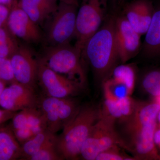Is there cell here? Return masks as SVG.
Returning a JSON list of instances; mask_svg holds the SVG:
<instances>
[{
  "label": "cell",
  "instance_id": "obj_1",
  "mask_svg": "<svg viewBox=\"0 0 160 160\" xmlns=\"http://www.w3.org/2000/svg\"><path fill=\"white\" fill-rule=\"evenodd\" d=\"M115 15L106 16L102 26L85 43L82 57L91 67L95 78L104 82L120 61L115 38Z\"/></svg>",
  "mask_w": 160,
  "mask_h": 160
},
{
  "label": "cell",
  "instance_id": "obj_2",
  "mask_svg": "<svg viewBox=\"0 0 160 160\" xmlns=\"http://www.w3.org/2000/svg\"><path fill=\"white\" fill-rule=\"evenodd\" d=\"M101 116L100 108L93 105L80 107L57 138L56 148L64 160H76L92 129Z\"/></svg>",
  "mask_w": 160,
  "mask_h": 160
},
{
  "label": "cell",
  "instance_id": "obj_3",
  "mask_svg": "<svg viewBox=\"0 0 160 160\" xmlns=\"http://www.w3.org/2000/svg\"><path fill=\"white\" fill-rule=\"evenodd\" d=\"M52 70L77 81L85 86L86 76L82 52L69 44L47 46L40 58Z\"/></svg>",
  "mask_w": 160,
  "mask_h": 160
},
{
  "label": "cell",
  "instance_id": "obj_4",
  "mask_svg": "<svg viewBox=\"0 0 160 160\" xmlns=\"http://www.w3.org/2000/svg\"><path fill=\"white\" fill-rule=\"evenodd\" d=\"M115 122L111 118L101 115L83 145L80 158L84 160H95L101 152L114 146L130 152L127 142L116 130Z\"/></svg>",
  "mask_w": 160,
  "mask_h": 160
},
{
  "label": "cell",
  "instance_id": "obj_5",
  "mask_svg": "<svg viewBox=\"0 0 160 160\" xmlns=\"http://www.w3.org/2000/svg\"><path fill=\"white\" fill-rule=\"evenodd\" d=\"M109 0H83L78 10L75 46L82 52L85 43L98 30L106 18Z\"/></svg>",
  "mask_w": 160,
  "mask_h": 160
},
{
  "label": "cell",
  "instance_id": "obj_6",
  "mask_svg": "<svg viewBox=\"0 0 160 160\" xmlns=\"http://www.w3.org/2000/svg\"><path fill=\"white\" fill-rule=\"evenodd\" d=\"M78 6L60 2L46 36L48 46L69 44L75 35Z\"/></svg>",
  "mask_w": 160,
  "mask_h": 160
},
{
  "label": "cell",
  "instance_id": "obj_7",
  "mask_svg": "<svg viewBox=\"0 0 160 160\" xmlns=\"http://www.w3.org/2000/svg\"><path fill=\"white\" fill-rule=\"evenodd\" d=\"M38 83L46 96L60 98L74 97L80 94L85 87L77 81L52 70L40 59Z\"/></svg>",
  "mask_w": 160,
  "mask_h": 160
},
{
  "label": "cell",
  "instance_id": "obj_8",
  "mask_svg": "<svg viewBox=\"0 0 160 160\" xmlns=\"http://www.w3.org/2000/svg\"><path fill=\"white\" fill-rule=\"evenodd\" d=\"M39 106L46 119L47 130L55 134L62 129L81 107L73 98L48 96L40 97Z\"/></svg>",
  "mask_w": 160,
  "mask_h": 160
},
{
  "label": "cell",
  "instance_id": "obj_9",
  "mask_svg": "<svg viewBox=\"0 0 160 160\" xmlns=\"http://www.w3.org/2000/svg\"><path fill=\"white\" fill-rule=\"evenodd\" d=\"M11 120L9 127L21 145L47 130L46 119L39 106L18 112Z\"/></svg>",
  "mask_w": 160,
  "mask_h": 160
},
{
  "label": "cell",
  "instance_id": "obj_10",
  "mask_svg": "<svg viewBox=\"0 0 160 160\" xmlns=\"http://www.w3.org/2000/svg\"><path fill=\"white\" fill-rule=\"evenodd\" d=\"M9 59L16 81L36 89L39 59L32 49L25 45L19 46Z\"/></svg>",
  "mask_w": 160,
  "mask_h": 160
},
{
  "label": "cell",
  "instance_id": "obj_11",
  "mask_svg": "<svg viewBox=\"0 0 160 160\" xmlns=\"http://www.w3.org/2000/svg\"><path fill=\"white\" fill-rule=\"evenodd\" d=\"M141 36L124 15L116 16V42L122 64H125L138 54L141 46Z\"/></svg>",
  "mask_w": 160,
  "mask_h": 160
},
{
  "label": "cell",
  "instance_id": "obj_12",
  "mask_svg": "<svg viewBox=\"0 0 160 160\" xmlns=\"http://www.w3.org/2000/svg\"><path fill=\"white\" fill-rule=\"evenodd\" d=\"M157 122L142 126L128 136L130 152L137 160H160L154 137Z\"/></svg>",
  "mask_w": 160,
  "mask_h": 160
},
{
  "label": "cell",
  "instance_id": "obj_13",
  "mask_svg": "<svg viewBox=\"0 0 160 160\" xmlns=\"http://www.w3.org/2000/svg\"><path fill=\"white\" fill-rule=\"evenodd\" d=\"M35 89L16 82L3 90L0 97V106L9 111L18 112L39 106L40 97Z\"/></svg>",
  "mask_w": 160,
  "mask_h": 160
},
{
  "label": "cell",
  "instance_id": "obj_14",
  "mask_svg": "<svg viewBox=\"0 0 160 160\" xmlns=\"http://www.w3.org/2000/svg\"><path fill=\"white\" fill-rule=\"evenodd\" d=\"M8 29L15 37L29 43H38L42 39L38 25L32 20L15 0L10 9L7 22Z\"/></svg>",
  "mask_w": 160,
  "mask_h": 160
},
{
  "label": "cell",
  "instance_id": "obj_15",
  "mask_svg": "<svg viewBox=\"0 0 160 160\" xmlns=\"http://www.w3.org/2000/svg\"><path fill=\"white\" fill-rule=\"evenodd\" d=\"M153 12L148 0H134L124 8V15L139 34H146Z\"/></svg>",
  "mask_w": 160,
  "mask_h": 160
},
{
  "label": "cell",
  "instance_id": "obj_16",
  "mask_svg": "<svg viewBox=\"0 0 160 160\" xmlns=\"http://www.w3.org/2000/svg\"><path fill=\"white\" fill-rule=\"evenodd\" d=\"M160 105L156 102H136L135 107L130 117L125 122V132L129 136L141 127L157 122Z\"/></svg>",
  "mask_w": 160,
  "mask_h": 160
},
{
  "label": "cell",
  "instance_id": "obj_17",
  "mask_svg": "<svg viewBox=\"0 0 160 160\" xmlns=\"http://www.w3.org/2000/svg\"><path fill=\"white\" fill-rule=\"evenodd\" d=\"M18 6L36 24H42L58 9L57 0H18Z\"/></svg>",
  "mask_w": 160,
  "mask_h": 160
},
{
  "label": "cell",
  "instance_id": "obj_18",
  "mask_svg": "<svg viewBox=\"0 0 160 160\" xmlns=\"http://www.w3.org/2000/svg\"><path fill=\"white\" fill-rule=\"evenodd\" d=\"M101 114L108 117L116 122H126L132 114L135 107L136 102L129 96L118 100L105 98Z\"/></svg>",
  "mask_w": 160,
  "mask_h": 160
},
{
  "label": "cell",
  "instance_id": "obj_19",
  "mask_svg": "<svg viewBox=\"0 0 160 160\" xmlns=\"http://www.w3.org/2000/svg\"><path fill=\"white\" fill-rule=\"evenodd\" d=\"M21 145L10 127H4L0 130V160L21 159Z\"/></svg>",
  "mask_w": 160,
  "mask_h": 160
},
{
  "label": "cell",
  "instance_id": "obj_20",
  "mask_svg": "<svg viewBox=\"0 0 160 160\" xmlns=\"http://www.w3.org/2000/svg\"><path fill=\"white\" fill-rule=\"evenodd\" d=\"M146 34L144 52L149 56L157 54L160 50V9L153 12Z\"/></svg>",
  "mask_w": 160,
  "mask_h": 160
},
{
  "label": "cell",
  "instance_id": "obj_21",
  "mask_svg": "<svg viewBox=\"0 0 160 160\" xmlns=\"http://www.w3.org/2000/svg\"><path fill=\"white\" fill-rule=\"evenodd\" d=\"M56 135L46 130L36 135L22 145V160H27L31 156L35 154L48 143L56 139Z\"/></svg>",
  "mask_w": 160,
  "mask_h": 160
},
{
  "label": "cell",
  "instance_id": "obj_22",
  "mask_svg": "<svg viewBox=\"0 0 160 160\" xmlns=\"http://www.w3.org/2000/svg\"><path fill=\"white\" fill-rule=\"evenodd\" d=\"M109 77L122 83L126 86L130 94L132 93L135 84V70L132 66L122 64L113 69Z\"/></svg>",
  "mask_w": 160,
  "mask_h": 160
},
{
  "label": "cell",
  "instance_id": "obj_23",
  "mask_svg": "<svg viewBox=\"0 0 160 160\" xmlns=\"http://www.w3.org/2000/svg\"><path fill=\"white\" fill-rule=\"evenodd\" d=\"M106 98L118 100L131 95L126 86L112 78L109 77L103 83Z\"/></svg>",
  "mask_w": 160,
  "mask_h": 160
},
{
  "label": "cell",
  "instance_id": "obj_24",
  "mask_svg": "<svg viewBox=\"0 0 160 160\" xmlns=\"http://www.w3.org/2000/svg\"><path fill=\"white\" fill-rule=\"evenodd\" d=\"M142 88L153 98L160 96V69H153L146 72L142 78Z\"/></svg>",
  "mask_w": 160,
  "mask_h": 160
},
{
  "label": "cell",
  "instance_id": "obj_25",
  "mask_svg": "<svg viewBox=\"0 0 160 160\" xmlns=\"http://www.w3.org/2000/svg\"><path fill=\"white\" fill-rule=\"evenodd\" d=\"M13 35L4 27L0 28V57L10 58L19 47Z\"/></svg>",
  "mask_w": 160,
  "mask_h": 160
},
{
  "label": "cell",
  "instance_id": "obj_26",
  "mask_svg": "<svg viewBox=\"0 0 160 160\" xmlns=\"http://www.w3.org/2000/svg\"><path fill=\"white\" fill-rule=\"evenodd\" d=\"M56 139L50 142L27 160H63L56 148Z\"/></svg>",
  "mask_w": 160,
  "mask_h": 160
},
{
  "label": "cell",
  "instance_id": "obj_27",
  "mask_svg": "<svg viewBox=\"0 0 160 160\" xmlns=\"http://www.w3.org/2000/svg\"><path fill=\"white\" fill-rule=\"evenodd\" d=\"M121 148L118 146L112 147L100 153L95 160H137L134 157L127 155L121 152Z\"/></svg>",
  "mask_w": 160,
  "mask_h": 160
},
{
  "label": "cell",
  "instance_id": "obj_28",
  "mask_svg": "<svg viewBox=\"0 0 160 160\" xmlns=\"http://www.w3.org/2000/svg\"><path fill=\"white\" fill-rule=\"evenodd\" d=\"M0 81L6 84L16 82L9 58L0 57Z\"/></svg>",
  "mask_w": 160,
  "mask_h": 160
},
{
  "label": "cell",
  "instance_id": "obj_29",
  "mask_svg": "<svg viewBox=\"0 0 160 160\" xmlns=\"http://www.w3.org/2000/svg\"><path fill=\"white\" fill-rule=\"evenodd\" d=\"M10 9L6 6L0 4V28L7 24Z\"/></svg>",
  "mask_w": 160,
  "mask_h": 160
},
{
  "label": "cell",
  "instance_id": "obj_30",
  "mask_svg": "<svg viewBox=\"0 0 160 160\" xmlns=\"http://www.w3.org/2000/svg\"><path fill=\"white\" fill-rule=\"evenodd\" d=\"M17 112L3 108L0 109V127L2 126L3 124L7 121L11 120Z\"/></svg>",
  "mask_w": 160,
  "mask_h": 160
},
{
  "label": "cell",
  "instance_id": "obj_31",
  "mask_svg": "<svg viewBox=\"0 0 160 160\" xmlns=\"http://www.w3.org/2000/svg\"><path fill=\"white\" fill-rule=\"evenodd\" d=\"M154 140L155 144L160 155V127L158 126L155 132Z\"/></svg>",
  "mask_w": 160,
  "mask_h": 160
},
{
  "label": "cell",
  "instance_id": "obj_32",
  "mask_svg": "<svg viewBox=\"0 0 160 160\" xmlns=\"http://www.w3.org/2000/svg\"><path fill=\"white\" fill-rule=\"evenodd\" d=\"M15 1V0H0V4L6 6L10 9Z\"/></svg>",
  "mask_w": 160,
  "mask_h": 160
},
{
  "label": "cell",
  "instance_id": "obj_33",
  "mask_svg": "<svg viewBox=\"0 0 160 160\" xmlns=\"http://www.w3.org/2000/svg\"><path fill=\"white\" fill-rule=\"evenodd\" d=\"M60 2L78 6L77 0H59Z\"/></svg>",
  "mask_w": 160,
  "mask_h": 160
},
{
  "label": "cell",
  "instance_id": "obj_34",
  "mask_svg": "<svg viewBox=\"0 0 160 160\" xmlns=\"http://www.w3.org/2000/svg\"><path fill=\"white\" fill-rule=\"evenodd\" d=\"M6 83L0 81V97L2 93L3 90L6 87Z\"/></svg>",
  "mask_w": 160,
  "mask_h": 160
},
{
  "label": "cell",
  "instance_id": "obj_35",
  "mask_svg": "<svg viewBox=\"0 0 160 160\" xmlns=\"http://www.w3.org/2000/svg\"><path fill=\"white\" fill-rule=\"evenodd\" d=\"M157 124L158 126L160 127V110L158 114L157 117Z\"/></svg>",
  "mask_w": 160,
  "mask_h": 160
},
{
  "label": "cell",
  "instance_id": "obj_36",
  "mask_svg": "<svg viewBox=\"0 0 160 160\" xmlns=\"http://www.w3.org/2000/svg\"><path fill=\"white\" fill-rule=\"evenodd\" d=\"M154 102L158 103L160 105V96L158 97L154 98Z\"/></svg>",
  "mask_w": 160,
  "mask_h": 160
},
{
  "label": "cell",
  "instance_id": "obj_37",
  "mask_svg": "<svg viewBox=\"0 0 160 160\" xmlns=\"http://www.w3.org/2000/svg\"><path fill=\"white\" fill-rule=\"evenodd\" d=\"M113 2H120L121 3L123 1H125V0H113Z\"/></svg>",
  "mask_w": 160,
  "mask_h": 160
},
{
  "label": "cell",
  "instance_id": "obj_38",
  "mask_svg": "<svg viewBox=\"0 0 160 160\" xmlns=\"http://www.w3.org/2000/svg\"><path fill=\"white\" fill-rule=\"evenodd\" d=\"M4 128V126H1V127H0V130H2V129H3V128Z\"/></svg>",
  "mask_w": 160,
  "mask_h": 160
},
{
  "label": "cell",
  "instance_id": "obj_39",
  "mask_svg": "<svg viewBox=\"0 0 160 160\" xmlns=\"http://www.w3.org/2000/svg\"><path fill=\"white\" fill-rule=\"evenodd\" d=\"M57 1H58V0H57Z\"/></svg>",
  "mask_w": 160,
  "mask_h": 160
}]
</instances>
